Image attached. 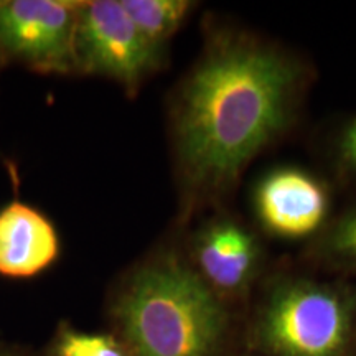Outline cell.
<instances>
[{
	"mask_svg": "<svg viewBox=\"0 0 356 356\" xmlns=\"http://www.w3.org/2000/svg\"><path fill=\"white\" fill-rule=\"evenodd\" d=\"M160 63L162 50L140 33L121 0L81 2L74 30L76 74L111 79L136 96Z\"/></svg>",
	"mask_w": 356,
	"mask_h": 356,
	"instance_id": "obj_4",
	"label": "cell"
},
{
	"mask_svg": "<svg viewBox=\"0 0 356 356\" xmlns=\"http://www.w3.org/2000/svg\"><path fill=\"white\" fill-rule=\"evenodd\" d=\"M109 315L132 356H216L226 330L216 292L172 254L150 257L124 275Z\"/></svg>",
	"mask_w": 356,
	"mask_h": 356,
	"instance_id": "obj_2",
	"label": "cell"
},
{
	"mask_svg": "<svg viewBox=\"0 0 356 356\" xmlns=\"http://www.w3.org/2000/svg\"><path fill=\"white\" fill-rule=\"evenodd\" d=\"M195 261L213 291L238 293L254 279L261 262L257 239L231 220L213 221L195 241Z\"/></svg>",
	"mask_w": 356,
	"mask_h": 356,
	"instance_id": "obj_8",
	"label": "cell"
},
{
	"mask_svg": "<svg viewBox=\"0 0 356 356\" xmlns=\"http://www.w3.org/2000/svg\"><path fill=\"white\" fill-rule=\"evenodd\" d=\"M43 356H132L114 333L86 332L60 322L42 351Z\"/></svg>",
	"mask_w": 356,
	"mask_h": 356,
	"instance_id": "obj_10",
	"label": "cell"
},
{
	"mask_svg": "<svg viewBox=\"0 0 356 356\" xmlns=\"http://www.w3.org/2000/svg\"><path fill=\"white\" fill-rule=\"evenodd\" d=\"M300 84L291 58L251 38L208 48L178 91L177 162L197 198L215 197L287 126Z\"/></svg>",
	"mask_w": 356,
	"mask_h": 356,
	"instance_id": "obj_1",
	"label": "cell"
},
{
	"mask_svg": "<svg viewBox=\"0 0 356 356\" xmlns=\"http://www.w3.org/2000/svg\"><path fill=\"white\" fill-rule=\"evenodd\" d=\"M350 332L348 297L310 280L279 284L259 317L261 343L275 356H343Z\"/></svg>",
	"mask_w": 356,
	"mask_h": 356,
	"instance_id": "obj_3",
	"label": "cell"
},
{
	"mask_svg": "<svg viewBox=\"0 0 356 356\" xmlns=\"http://www.w3.org/2000/svg\"><path fill=\"white\" fill-rule=\"evenodd\" d=\"M0 356H43V355L42 351L33 350L32 346L29 345L0 340Z\"/></svg>",
	"mask_w": 356,
	"mask_h": 356,
	"instance_id": "obj_13",
	"label": "cell"
},
{
	"mask_svg": "<svg viewBox=\"0 0 356 356\" xmlns=\"http://www.w3.org/2000/svg\"><path fill=\"white\" fill-rule=\"evenodd\" d=\"M81 2L0 0V66L19 65L40 74L70 76Z\"/></svg>",
	"mask_w": 356,
	"mask_h": 356,
	"instance_id": "obj_5",
	"label": "cell"
},
{
	"mask_svg": "<svg viewBox=\"0 0 356 356\" xmlns=\"http://www.w3.org/2000/svg\"><path fill=\"white\" fill-rule=\"evenodd\" d=\"M140 33L162 50L184 24L193 3L186 0H121Z\"/></svg>",
	"mask_w": 356,
	"mask_h": 356,
	"instance_id": "obj_9",
	"label": "cell"
},
{
	"mask_svg": "<svg viewBox=\"0 0 356 356\" xmlns=\"http://www.w3.org/2000/svg\"><path fill=\"white\" fill-rule=\"evenodd\" d=\"M317 256L328 264L356 270V207L325 229L317 243Z\"/></svg>",
	"mask_w": 356,
	"mask_h": 356,
	"instance_id": "obj_11",
	"label": "cell"
},
{
	"mask_svg": "<svg viewBox=\"0 0 356 356\" xmlns=\"http://www.w3.org/2000/svg\"><path fill=\"white\" fill-rule=\"evenodd\" d=\"M262 226L280 238H305L322 228L330 198L323 184L297 168H279L259 181L254 195Z\"/></svg>",
	"mask_w": 356,
	"mask_h": 356,
	"instance_id": "obj_6",
	"label": "cell"
},
{
	"mask_svg": "<svg viewBox=\"0 0 356 356\" xmlns=\"http://www.w3.org/2000/svg\"><path fill=\"white\" fill-rule=\"evenodd\" d=\"M0 70H2V66H0Z\"/></svg>",
	"mask_w": 356,
	"mask_h": 356,
	"instance_id": "obj_14",
	"label": "cell"
},
{
	"mask_svg": "<svg viewBox=\"0 0 356 356\" xmlns=\"http://www.w3.org/2000/svg\"><path fill=\"white\" fill-rule=\"evenodd\" d=\"M335 159L341 175L356 184V115L351 118L338 134Z\"/></svg>",
	"mask_w": 356,
	"mask_h": 356,
	"instance_id": "obj_12",
	"label": "cell"
},
{
	"mask_svg": "<svg viewBox=\"0 0 356 356\" xmlns=\"http://www.w3.org/2000/svg\"><path fill=\"white\" fill-rule=\"evenodd\" d=\"M61 254L58 229L50 218L19 197L0 208V275L33 279L56 264Z\"/></svg>",
	"mask_w": 356,
	"mask_h": 356,
	"instance_id": "obj_7",
	"label": "cell"
}]
</instances>
